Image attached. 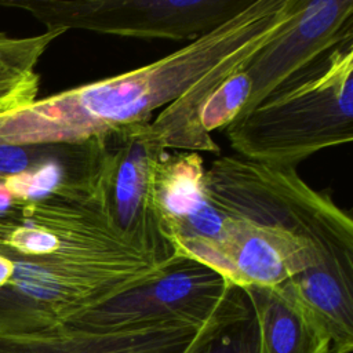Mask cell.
Returning <instances> with one entry per match:
<instances>
[{
	"label": "cell",
	"mask_w": 353,
	"mask_h": 353,
	"mask_svg": "<svg viewBox=\"0 0 353 353\" xmlns=\"http://www.w3.org/2000/svg\"><path fill=\"white\" fill-rule=\"evenodd\" d=\"M14 199L11 197V194L8 193V190L6 189V186L3 185V181L0 178V215L4 214L12 204Z\"/></svg>",
	"instance_id": "2e32d148"
},
{
	"label": "cell",
	"mask_w": 353,
	"mask_h": 353,
	"mask_svg": "<svg viewBox=\"0 0 353 353\" xmlns=\"http://www.w3.org/2000/svg\"><path fill=\"white\" fill-rule=\"evenodd\" d=\"M183 353H261L258 321L243 288L199 330Z\"/></svg>",
	"instance_id": "8fae6325"
},
{
	"label": "cell",
	"mask_w": 353,
	"mask_h": 353,
	"mask_svg": "<svg viewBox=\"0 0 353 353\" xmlns=\"http://www.w3.org/2000/svg\"><path fill=\"white\" fill-rule=\"evenodd\" d=\"M40 77L33 73L17 79L0 80V114L23 109L37 99Z\"/></svg>",
	"instance_id": "5bb4252c"
},
{
	"label": "cell",
	"mask_w": 353,
	"mask_h": 353,
	"mask_svg": "<svg viewBox=\"0 0 353 353\" xmlns=\"http://www.w3.org/2000/svg\"><path fill=\"white\" fill-rule=\"evenodd\" d=\"M154 197L163 234L175 256L208 268L226 215L208 196L203 157L165 152L154 172Z\"/></svg>",
	"instance_id": "ba28073f"
},
{
	"label": "cell",
	"mask_w": 353,
	"mask_h": 353,
	"mask_svg": "<svg viewBox=\"0 0 353 353\" xmlns=\"http://www.w3.org/2000/svg\"><path fill=\"white\" fill-rule=\"evenodd\" d=\"M199 330L183 323L113 332L59 325L36 334L0 335V353H183Z\"/></svg>",
	"instance_id": "9c48e42d"
},
{
	"label": "cell",
	"mask_w": 353,
	"mask_h": 353,
	"mask_svg": "<svg viewBox=\"0 0 353 353\" xmlns=\"http://www.w3.org/2000/svg\"><path fill=\"white\" fill-rule=\"evenodd\" d=\"M237 288L201 263L181 261L156 280L84 312L63 325L92 332L141 330L174 323L201 328Z\"/></svg>",
	"instance_id": "8992f818"
},
{
	"label": "cell",
	"mask_w": 353,
	"mask_h": 353,
	"mask_svg": "<svg viewBox=\"0 0 353 353\" xmlns=\"http://www.w3.org/2000/svg\"><path fill=\"white\" fill-rule=\"evenodd\" d=\"M303 0H251L237 15L145 66L36 99L0 121V146L79 143L148 124L205 77L244 68Z\"/></svg>",
	"instance_id": "7a4b0ae2"
},
{
	"label": "cell",
	"mask_w": 353,
	"mask_h": 353,
	"mask_svg": "<svg viewBox=\"0 0 353 353\" xmlns=\"http://www.w3.org/2000/svg\"><path fill=\"white\" fill-rule=\"evenodd\" d=\"M251 94V80L244 68L223 79L205 99L199 113L201 128L211 134L226 128L244 110Z\"/></svg>",
	"instance_id": "7c38bea8"
},
{
	"label": "cell",
	"mask_w": 353,
	"mask_h": 353,
	"mask_svg": "<svg viewBox=\"0 0 353 353\" xmlns=\"http://www.w3.org/2000/svg\"><path fill=\"white\" fill-rule=\"evenodd\" d=\"M347 41H353V0H303L295 15L244 66L251 94L241 114Z\"/></svg>",
	"instance_id": "52a82bcc"
},
{
	"label": "cell",
	"mask_w": 353,
	"mask_h": 353,
	"mask_svg": "<svg viewBox=\"0 0 353 353\" xmlns=\"http://www.w3.org/2000/svg\"><path fill=\"white\" fill-rule=\"evenodd\" d=\"M30 153L26 146H0V176L15 175L30 170Z\"/></svg>",
	"instance_id": "9a60e30c"
},
{
	"label": "cell",
	"mask_w": 353,
	"mask_h": 353,
	"mask_svg": "<svg viewBox=\"0 0 353 353\" xmlns=\"http://www.w3.org/2000/svg\"><path fill=\"white\" fill-rule=\"evenodd\" d=\"M243 290L258 321L261 353H331L328 338L283 288Z\"/></svg>",
	"instance_id": "30bf717a"
},
{
	"label": "cell",
	"mask_w": 353,
	"mask_h": 353,
	"mask_svg": "<svg viewBox=\"0 0 353 353\" xmlns=\"http://www.w3.org/2000/svg\"><path fill=\"white\" fill-rule=\"evenodd\" d=\"M98 139L99 196L113 229L156 259H179L163 234L154 197L156 167L168 150L149 134L148 124L119 128Z\"/></svg>",
	"instance_id": "5b68a950"
},
{
	"label": "cell",
	"mask_w": 353,
	"mask_h": 353,
	"mask_svg": "<svg viewBox=\"0 0 353 353\" xmlns=\"http://www.w3.org/2000/svg\"><path fill=\"white\" fill-rule=\"evenodd\" d=\"M251 0H3L30 12L47 30L194 40L244 10Z\"/></svg>",
	"instance_id": "277c9868"
},
{
	"label": "cell",
	"mask_w": 353,
	"mask_h": 353,
	"mask_svg": "<svg viewBox=\"0 0 353 353\" xmlns=\"http://www.w3.org/2000/svg\"><path fill=\"white\" fill-rule=\"evenodd\" d=\"M233 150L252 161L294 167L353 141V41L291 77L225 128Z\"/></svg>",
	"instance_id": "3957f363"
},
{
	"label": "cell",
	"mask_w": 353,
	"mask_h": 353,
	"mask_svg": "<svg viewBox=\"0 0 353 353\" xmlns=\"http://www.w3.org/2000/svg\"><path fill=\"white\" fill-rule=\"evenodd\" d=\"M57 328L36 303L10 287L0 288V335L36 334Z\"/></svg>",
	"instance_id": "4fadbf2b"
},
{
	"label": "cell",
	"mask_w": 353,
	"mask_h": 353,
	"mask_svg": "<svg viewBox=\"0 0 353 353\" xmlns=\"http://www.w3.org/2000/svg\"><path fill=\"white\" fill-rule=\"evenodd\" d=\"M226 215L210 269L240 288L281 287L334 353L353 347V221L294 167L219 154L205 170Z\"/></svg>",
	"instance_id": "6da1fadb"
}]
</instances>
